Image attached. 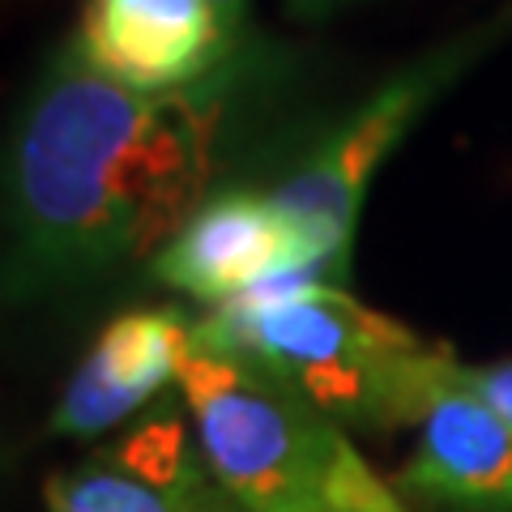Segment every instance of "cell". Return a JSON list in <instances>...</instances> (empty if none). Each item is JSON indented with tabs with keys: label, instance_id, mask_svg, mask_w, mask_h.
Here are the masks:
<instances>
[{
	"label": "cell",
	"instance_id": "8",
	"mask_svg": "<svg viewBox=\"0 0 512 512\" xmlns=\"http://www.w3.org/2000/svg\"><path fill=\"white\" fill-rule=\"evenodd\" d=\"M150 274L167 291L214 303V308L244 299L278 274L312 278L278 205L269 201V192L252 188H222L205 197L184 218V227L150 256Z\"/></svg>",
	"mask_w": 512,
	"mask_h": 512
},
{
	"label": "cell",
	"instance_id": "9",
	"mask_svg": "<svg viewBox=\"0 0 512 512\" xmlns=\"http://www.w3.org/2000/svg\"><path fill=\"white\" fill-rule=\"evenodd\" d=\"M397 491L461 512H512V427L457 380V359H444Z\"/></svg>",
	"mask_w": 512,
	"mask_h": 512
},
{
	"label": "cell",
	"instance_id": "10",
	"mask_svg": "<svg viewBox=\"0 0 512 512\" xmlns=\"http://www.w3.org/2000/svg\"><path fill=\"white\" fill-rule=\"evenodd\" d=\"M457 380L466 384V389H474L512 427V363H487V367L457 363Z\"/></svg>",
	"mask_w": 512,
	"mask_h": 512
},
{
	"label": "cell",
	"instance_id": "4",
	"mask_svg": "<svg viewBox=\"0 0 512 512\" xmlns=\"http://www.w3.org/2000/svg\"><path fill=\"white\" fill-rule=\"evenodd\" d=\"M504 22L508 18H491L406 64L402 73H393L372 99H363L269 192V201L278 205L282 222L291 227L299 261L312 278L346 286L355 227L376 171L384 167V158H393L410 128L423 120V111L504 35Z\"/></svg>",
	"mask_w": 512,
	"mask_h": 512
},
{
	"label": "cell",
	"instance_id": "7",
	"mask_svg": "<svg viewBox=\"0 0 512 512\" xmlns=\"http://www.w3.org/2000/svg\"><path fill=\"white\" fill-rule=\"evenodd\" d=\"M197 350V325L180 308H128L94 333L60 402L47 419V436L99 440L163 402L180 384L184 363Z\"/></svg>",
	"mask_w": 512,
	"mask_h": 512
},
{
	"label": "cell",
	"instance_id": "3",
	"mask_svg": "<svg viewBox=\"0 0 512 512\" xmlns=\"http://www.w3.org/2000/svg\"><path fill=\"white\" fill-rule=\"evenodd\" d=\"M175 393L205 470L239 512H414L338 419L261 367L192 350Z\"/></svg>",
	"mask_w": 512,
	"mask_h": 512
},
{
	"label": "cell",
	"instance_id": "12",
	"mask_svg": "<svg viewBox=\"0 0 512 512\" xmlns=\"http://www.w3.org/2000/svg\"><path fill=\"white\" fill-rule=\"evenodd\" d=\"M342 5H350V0H286V13L299 22H320L329 13H338Z\"/></svg>",
	"mask_w": 512,
	"mask_h": 512
},
{
	"label": "cell",
	"instance_id": "2",
	"mask_svg": "<svg viewBox=\"0 0 512 512\" xmlns=\"http://www.w3.org/2000/svg\"><path fill=\"white\" fill-rule=\"evenodd\" d=\"M197 350L235 355L338 423L419 427L444 376V350L380 316L346 286L278 274L197 325Z\"/></svg>",
	"mask_w": 512,
	"mask_h": 512
},
{
	"label": "cell",
	"instance_id": "1",
	"mask_svg": "<svg viewBox=\"0 0 512 512\" xmlns=\"http://www.w3.org/2000/svg\"><path fill=\"white\" fill-rule=\"evenodd\" d=\"M218 90H124L64 39L0 150V308L86 291L163 248L210 180Z\"/></svg>",
	"mask_w": 512,
	"mask_h": 512
},
{
	"label": "cell",
	"instance_id": "11",
	"mask_svg": "<svg viewBox=\"0 0 512 512\" xmlns=\"http://www.w3.org/2000/svg\"><path fill=\"white\" fill-rule=\"evenodd\" d=\"M214 9H218L222 26H227V35L235 39V47H244V39H248V9H252V0H214Z\"/></svg>",
	"mask_w": 512,
	"mask_h": 512
},
{
	"label": "cell",
	"instance_id": "6",
	"mask_svg": "<svg viewBox=\"0 0 512 512\" xmlns=\"http://www.w3.org/2000/svg\"><path fill=\"white\" fill-rule=\"evenodd\" d=\"M47 512H239L201 461L184 402H158L82 466L43 483Z\"/></svg>",
	"mask_w": 512,
	"mask_h": 512
},
{
	"label": "cell",
	"instance_id": "5",
	"mask_svg": "<svg viewBox=\"0 0 512 512\" xmlns=\"http://www.w3.org/2000/svg\"><path fill=\"white\" fill-rule=\"evenodd\" d=\"M69 47L137 94L214 90L239 56L214 0H82Z\"/></svg>",
	"mask_w": 512,
	"mask_h": 512
}]
</instances>
